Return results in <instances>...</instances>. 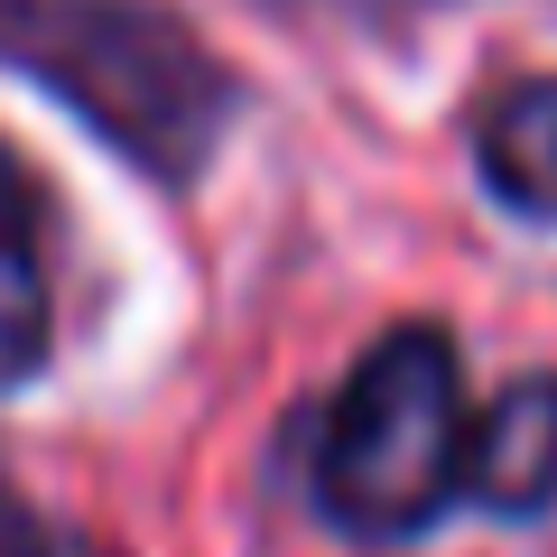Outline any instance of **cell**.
<instances>
[{
	"mask_svg": "<svg viewBox=\"0 0 557 557\" xmlns=\"http://www.w3.org/2000/svg\"><path fill=\"white\" fill-rule=\"evenodd\" d=\"M474 177L502 214L557 233V75H520L474 112Z\"/></svg>",
	"mask_w": 557,
	"mask_h": 557,
	"instance_id": "obj_5",
	"label": "cell"
},
{
	"mask_svg": "<svg viewBox=\"0 0 557 557\" xmlns=\"http://www.w3.org/2000/svg\"><path fill=\"white\" fill-rule=\"evenodd\" d=\"M0 557H112V548L84 539V530H65V520H47L38 502H20L0 483Z\"/></svg>",
	"mask_w": 557,
	"mask_h": 557,
	"instance_id": "obj_6",
	"label": "cell"
},
{
	"mask_svg": "<svg viewBox=\"0 0 557 557\" xmlns=\"http://www.w3.org/2000/svg\"><path fill=\"white\" fill-rule=\"evenodd\" d=\"M0 65L159 186H196L242 112L233 65L159 0H0Z\"/></svg>",
	"mask_w": 557,
	"mask_h": 557,
	"instance_id": "obj_2",
	"label": "cell"
},
{
	"mask_svg": "<svg viewBox=\"0 0 557 557\" xmlns=\"http://www.w3.org/2000/svg\"><path fill=\"white\" fill-rule=\"evenodd\" d=\"M465 511L557 557V372H520L465 428Z\"/></svg>",
	"mask_w": 557,
	"mask_h": 557,
	"instance_id": "obj_3",
	"label": "cell"
},
{
	"mask_svg": "<svg viewBox=\"0 0 557 557\" xmlns=\"http://www.w3.org/2000/svg\"><path fill=\"white\" fill-rule=\"evenodd\" d=\"M57 354V278H47V196L0 139V399L28 391Z\"/></svg>",
	"mask_w": 557,
	"mask_h": 557,
	"instance_id": "obj_4",
	"label": "cell"
},
{
	"mask_svg": "<svg viewBox=\"0 0 557 557\" xmlns=\"http://www.w3.org/2000/svg\"><path fill=\"white\" fill-rule=\"evenodd\" d=\"M288 10H354V20H381V10H418V0H288Z\"/></svg>",
	"mask_w": 557,
	"mask_h": 557,
	"instance_id": "obj_7",
	"label": "cell"
},
{
	"mask_svg": "<svg viewBox=\"0 0 557 557\" xmlns=\"http://www.w3.org/2000/svg\"><path fill=\"white\" fill-rule=\"evenodd\" d=\"M465 354L409 317L354 354V372L298 428V493L354 548H418L465 511Z\"/></svg>",
	"mask_w": 557,
	"mask_h": 557,
	"instance_id": "obj_1",
	"label": "cell"
}]
</instances>
